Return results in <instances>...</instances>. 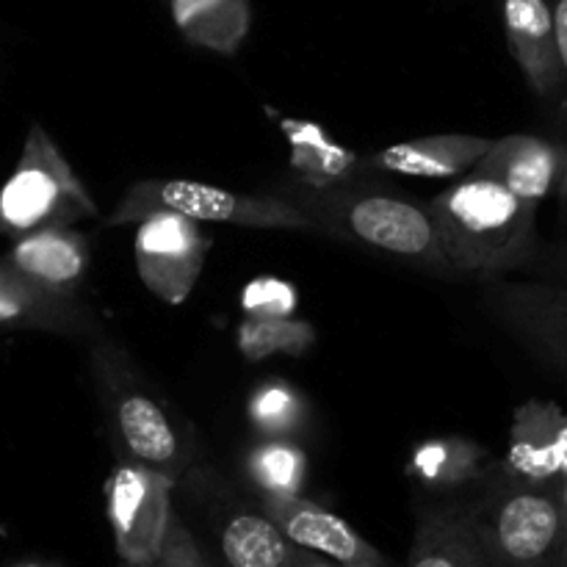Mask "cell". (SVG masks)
I'll return each instance as SVG.
<instances>
[{"instance_id": "6da1fadb", "label": "cell", "mask_w": 567, "mask_h": 567, "mask_svg": "<svg viewBox=\"0 0 567 567\" xmlns=\"http://www.w3.org/2000/svg\"><path fill=\"white\" fill-rule=\"evenodd\" d=\"M426 208L454 275L496 280L526 271L540 252L537 208L491 177L468 172Z\"/></svg>"}, {"instance_id": "7a4b0ae2", "label": "cell", "mask_w": 567, "mask_h": 567, "mask_svg": "<svg viewBox=\"0 0 567 567\" xmlns=\"http://www.w3.org/2000/svg\"><path fill=\"white\" fill-rule=\"evenodd\" d=\"M282 197L310 216L319 236L343 238L435 275H454L437 241L430 208L402 194L343 181L327 188L297 183L282 188Z\"/></svg>"}, {"instance_id": "3957f363", "label": "cell", "mask_w": 567, "mask_h": 567, "mask_svg": "<svg viewBox=\"0 0 567 567\" xmlns=\"http://www.w3.org/2000/svg\"><path fill=\"white\" fill-rule=\"evenodd\" d=\"M89 371L105 432L120 457L158 471L172 482L181 480L194 463V441L144 382L131 354L111 338H100L89 352Z\"/></svg>"}, {"instance_id": "277c9868", "label": "cell", "mask_w": 567, "mask_h": 567, "mask_svg": "<svg viewBox=\"0 0 567 567\" xmlns=\"http://www.w3.org/2000/svg\"><path fill=\"white\" fill-rule=\"evenodd\" d=\"M476 487L480 493L463 507L491 565L551 567L567 543L557 493L507 480L496 460Z\"/></svg>"}, {"instance_id": "5b68a950", "label": "cell", "mask_w": 567, "mask_h": 567, "mask_svg": "<svg viewBox=\"0 0 567 567\" xmlns=\"http://www.w3.org/2000/svg\"><path fill=\"white\" fill-rule=\"evenodd\" d=\"M181 214L194 221H216V225L255 227V230H299L316 233L310 216L282 194H236L227 188L208 186L197 181H177V177H150L138 181L120 197L116 208L105 216L109 227L136 225L144 216Z\"/></svg>"}, {"instance_id": "8992f818", "label": "cell", "mask_w": 567, "mask_h": 567, "mask_svg": "<svg viewBox=\"0 0 567 567\" xmlns=\"http://www.w3.org/2000/svg\"><path fill=\"white\" fill-rule=\"evenodd\" d=\"M100 216L97 203L42 125H31L20 161L0 188V238L72 227Z\"/></svg>"}, {"instance_id": "52a82bcc", "label": "cell", "mask_w": 567, "mask_h": 567, "mask_svg": "<svg viewBox=\"0 0 567 567\" xmlns=\"http://www.w3.org/2000/svg\"><path fill=\"white\" fill-rule=\"evenodd\" d=\"M177 482L144 465L122 460L105 480V518L125 567H155L169 537Z\"/></svg>"}, {"instance_id": "ba28073f", "label": "cell", "mask_w": 567, "mask_h": 567, "mask_svg": "<svg viewBox=\"0 0 567 567\" xmlns=\"http://www.w3.org/2000/svg\"><path fill=\"white\" fill-rule=\"evenodd\" d=\"M485 305L515 341L567 377V286L496 277L485 282Z\"/></svg>"}, {"instance_id": "9c48e42d", "label": "cell", "mask_w": 567, "mask_h": 567, "mask_svg": "<svg viewBox=\"0 0 567 567\" xmlns=\"http://www.w3.org/2000/svg\"><path fill=\"white\" fill-rule=\"evenodd\" d=\"M136 269L144 288L166 305H183L199 280L210 238L203 225L181 214L144 216L136 221Z\"/></svg>"}, {"instance_id": "30bf717a", "label": "cell", "mask_w": 567, "mask_h": 567, "mask_svg": "<svg viewBox=\"0 0 567 567\" xmlns=\"http://www.w3.org/2000/svg\"><path fill=\"white\" fill-rule=\"evenodd\" d=\"M496 471L520 485L557 493L567 476V410L548 399H526L509 424L507 454Z\"/></svg>"}, {"instance_id": "8fae6325", "label": "cell", "mask_w": 567, "mask_h": 567, "mask_svg": "<svg viewBox=\"0 0 567 567\" xmlns=\"http://www.w3.org/2000/svg\"><path fill=\"white\" fill-rule=\"evenodd\" d=\"M260 509L302 551L343 567H388L385 557L336 513L305 496L260 498Z\"/></svg>"}, {"instance_id": "7c38bea8", "label": "cell", "mask_w": 567, "mask_h": 567, "mask_svg": "<svg viewBox=\"0 0 567 567\" xmlns=\"http://www.w3.org/2000/svg\"><path fill=\"white\" fill-rule=\"evenodd\" d=\"M563 158L565 142H551L532 133H509V136L493 138L487 153L471 172L491 177L509 194H515L520 203L540 210V205L557 188Z\"/></svg>"}, {"instance_id": "4fadbf2b", "label": "cell", "mask_w": 567, "mask_h": 567, "mask_svg": "<svg viewBox=\"0 0 567 567\" xmlns=\"http://www.w3.org/2000/svg\"><path fill=\"white\" fill-rule=\"evenodd\" d=\"M0 260L42 291L75 299V291L89 275L92 252L83 233L72 227H44L14 238Z\"/></svg>"}, {"instance_id": "5bb4252c", "label": "cell", "mask_w": 567, "mask_h": 567, "mask_svg": "<svg viewBox=\"0 0 567 567\" xmlns=\"http://www.w3.org/2000/svg\"><path fill=\"white\" fill-rule=\"evenodd\" d=\"M504 33L532 94L540 103L559 105L563 75L554 48L551 0H504Z\"/></svg>"}, {"instance_id": "9a60e30c", "label": "cell", "mask_w": 567, "mask_h": 567, "mask_svg": "<svg viewBox=\"0 0 567 567\" xmlns=\"http://www.w3.org/2000/svg\"><path fill=\"white\" fill-rule=\"evenodd\" d=\"M0 330H33L53 336H97L92 313L75 302L42 291L0 260Z\"/></svg>"}, {"instance_id": "2e32d148", "label": "cell", "mask_w": 567, "mask_h": 567, "mask_svg": "<svg viewBox=\"0 0 567 567\" xmlns=\"http://www.w3.org/2000/svg\"><path fill=\"white\" fill-rule=\"evenodd\" d=\"M491 144L493 138L474 136V133H437V136L382 147L380 153L360 158V169L410 177H463L480 164Z\"/></svg>"}, {"instance_id": "e0dca14e", "label": "cell", "mask_w": 567, "mask_h": 567, "mask_svg": "<svg viewBox=\"0 0 567 567\" xmlns=\"http://www.w3.org/2000/svg\"><path fill=\"white\" fill-rule=\"evenodd\" d=\"M408 567H493L471 529L463 502L421 509Z\"/></svg>"}, {"instance_id": "ac0fdd59", "label": "cell", "mask_w": 567, "mask_h": 567, "mask_svg": "<svg viewBox=\"0 0 567 567\" xmlns=\"http://www.w3.org/2000/svg\"><path fill=\"white\" fill-rule=\"evenodd\" d=\"M216 537L225 567H291L305 554L264 509H227Z\"/></svg>"}, {"instance_id": "d6986e66", "label": "cell", "mask_w": 567, "mask_h": 567, "mask_svg": "<svg viewBox=\"0 0 567 567\" xmlns=\"http://www.w3.org/2000/svg\"><path fill=\"white\" fill-rule=\"evenodd\" d=\"M493 457L485 446L463 435L421 441L408 460V474L426 491L454 493L476 487L491 471Z\"/></svg>"}, {"instance_id": "ffe728a7", "label": "cell", "mask_w": 567, "mask_h": 567, "mask_svg": "<svg viewBox=\"0 0 567 567\" xmlns=\"http://www.w3.org/2000/svg\"><path fill=\"white\" fill-rule=\"evenodd\" d=\"M169 14L188 44L219 55H236L252 28L249 0H169Z\"/></svg>"}, {"instance_id": "44dd1931", "label": "cell", "mask_w": 567, "mask_h": 567, "mask_svg": "<svg viewBox=\"0 0 567 567\" xmlns=\"http://www.w3.org/2000/svg\"><path fill=\"white\" fill-rule=\"evenodd\" d=\"M280 133L291 147V169L302 186L327 188L352 181L360 169V155L338 144L321 125L308 120H280Z\"/></svg>"}, {"instance_id": "7402d4cb", "label": "cell", "mask_w": 567, "mask_h": 567, "mask_svg": "<svg viewBox=\"0 0 567 567\" xmlns=\"http://www.w3.org/2000/svg\"><path fill=\"white\" fill-rule=\"evenodd\" d=\"M241 468L260 498L305 496L308 487V454L286 437H260L247 449Z\"/></svg>"}, {"instance_id": "603a6c76", "label": "cell", "mask_w": 567, "mask_h": 567, "mask_svg": "<svg viewBox=\"0 0 567 567\" xmlns=\"http://www.w3.org/2000/svg\"><path fill=\"white\" fill-rule=\"evenodd\" d=\"M247 419L260 437L297 441L310 421V404L297 385L271 377L260 382L249 396Z\"/></svg>"}, {"instance_id": "cb8c5ba5", "label": "cell", "mask_w": 567, "mask_h": 567, "mask_svg": "<svg viewBox=\"0 0 567 567\" xmlns=\"http://www.w3.org/2000/svg\"><path fill=\"white\" fill-rule=\"evenodd\" d=\"M316 327L310 321L288 319H255L244 316L236 330V347L247 360L271 358V354H288V358H302L313 349Z\"/></svg>"}, {"instance_id": "d4e9b609", "label": "cell", "mask_w": 567, "mask_h": 567, "mask_svg": "<svg viewBox=\"0 0 567 567\" xmlns=\"http://www.w3.org/2000/svg\"><path fill=\"white\" fill-rule=\"evenodd\" d=\"M297 288L277 277H255L241 291L244 316L255 319H288L297 310Z\"/></svg>"}, {"instance_id": "484cf974", "label": "cell", "mask_w": 567, "mask_h": 567, "mask_svg": "<svg viewBox=\"0 0 567 567\" xmlns=\"http://www.w3.org/2000/svg\"><path fill=\"white\" fill-rule=\"evenodd\" d=\"M155 567H210L205 554L199 551L197 540L192 537V532L177 520H172L169 537L164 543V551H161V559Z\"/></svg>"}, {"instance_id": "4316f807", "label": "cell", "mask_w": 567, "mask_h": 567, "mask_svg": "<svg viewBox=\"0 0 567 567\" xmlns=\"http://www.w3.org/2000/svg\"><path fill=\"white\" fill-rule=\"evenodd\" d=\"M554 20V48H557L559 75H563V94H559V120L567 127V0H551Z\"/></svg>"}, {"instance_id": "83f0119b", "label": "cell", "mask_w": 567, "mask_h": 567, "mask_svg": "<svg viewBox=\"0 0 567 567\" xmlns=\"http://www.w3.org/2000/svg\"><path fill=\"white\" fill-rule=\"evenodd\" d=\"M529 269L535 271V277L567 286V238L557 244H548V247L540 244V252H537L535 264H532Z\"/></svg>"}, {"instance_id": "f1b7e54d", "label": "cell", "mask_w": 567, "mask_h": 567, "mask_svg": "<svg viewBox=\"0 0 567 567\" xmlns=\"http://www.w3.org/2000/svg\"><path fill=\"white\" fill-rule=\"evenodd\" d=\"M291 567H343V565H338V563H332V559L316 557V554H308V551H305L302 557H299L297 563H293Z\"/></svg>"}, {"instance_id": "f546056e", "label": "cell", "mask_w": 567, "mask_h": 567, "mask_svg": "<svg viewBox=\"0 0 567 567\" xmlns=\"http://www.w3.org/2000/svg\"><path fill=\"white\" fill-rule=\"evenodd\" d=\"M554 194H557L559 199L567 205V142H565V158H563V169H559V177H557V188H554Z\"/></svg>"}, {"instance_id": "4dcf8cb0", "label": "cell", "mask_w": 567, "mask_h": 567, "mask_svg": "<svg viewBox=\"0 0 567 567\" xmlns=\"http://www.w3.org/2000/svg\"><path fill=\"white\" fill-rule=\"evenodd\" d=\"M557 502H559V509H563L565 529H567V476L563 482H559V487H557Z\"/></svg>"}, {"instance_id": "1f68e13d", "label": "cell", "mask_w": 567, "mask_h": 567, "mask_svg": "<svg viewBox=\"0 0 567 567\" xmlns=\"http://www.w3.org/2000/svg\"><path fill=\"white\" fill-rule=\"evenodd\" d=\"M551 567H567V543H565L563 551H559V557L554 559V565H551Z\"/></svg>"}, {"instance_id": "d6a6232c", "label": "cell", "mask_w": 567, "mask_h": 567, "mask_svg": "<svg viewBox=\"0 0 567 567\" xmlns=\"http://www.w3.org/2000/svg\"><path fill=\"white\" fill-rule=\"evenodd\" d=\"M20 567H55V565H42V563H28V565H20Z\"/></svg>"}]
</instances>
